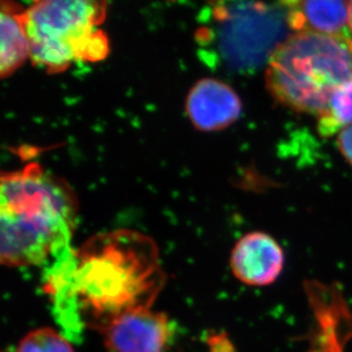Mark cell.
I'll return each instance as SVG.
<instances>
[{
    "label": "cell",
    "mask_w": 352,
    "mask_h": 352,
    "mask_svg": "<svg viewBox=\"0 0 352 352\" xmlns=\"http://www.w3.org/2000/svg\"><path fill=\"white\" fill-rule=\"evenodd\" d=\"M338 145L340 152L352 166V123L340 131Z\"/></svg>",
    "instance_id": "7c38bea8"
},
{
    "label": "cell",
    "mask_w": 352,
    "mask_h": 352,
    "mask_svg": "<svg viewBox=\"0 0 352 352\" xmlns=\"http://www.w3.org/2000/svg\"><path fill=\"white\" fill-rule=\"evenodd\" d=\"M24 10L3 3L0 16V74L8 77L30 57V43L24 23Z\"/></svg>",
    "instance_id": "9c48e42d"
},
{
    "label": "cell",
    "mask_w": 352,
    "mask_h": 352,
    "mask_svg": "<svg viewBox=\"0 0 352 352\" xmlns=\"http://www.w3.org/2000/svg\"><path fill=\"white\" fill-rule=\"evenodd\" d=\"M107 3L87 0H46L24 10L30 58L50 72H60L74 60L96 62L109 52L100 25Z\"/></svg>",
    "instance_id": "277c9868"
},
{
    "label": "cell",
    "mask_w": 352,
    "mask_h": 352,
    "mask_svg": "<svg viewBox=\"0 0 352 352\" xmlns=\"http://www.w3.org/2000/svg\"><path fill=\"white\" fill-rule=\"evenodd\" d=\"M286 23L296 32H315L352 39L349 27V3L346 1H287Z\"/></svg>",
    "instance_id": "ba28073f"
},
{
    "label": "cell",
    "mask_w": 352,
    "mask_h": 352,
    "mask_svg": "<svg viewBox=\"0 0 352 352\" xmlns=\"http://www.w3.org/2000/svg\"><path fill=\"white\" fill-rule=\"evenodd\" d=\"M284 252L275 239L266 233L246 234L236 243L230 268L239 282L250 286L273 284L282 273Z\"/></svg>",
    "instance_id": "8992f818"
},
{
    "label": "cell",
    "mask_w": 352,
    "mask_h": 352,
    "mask_svg": "<svg viewBox=\"0 0 352 352\" xmlns=\"http://www.w3.org/2000/svg\"><path fill=\"white\" fill-rule=\"evenodd\" d=\"M12 352H74L65 336L50 327L28 333Z\"/></svg>",
    "instance_id": "8fae6325"
},
{
    "label": "cell",
    "mask_w": 352,
    "mask_h": 352,
    "mask_svg": "<svg viewBox=\"0 0 352 352\" xmlns=\"http://www.w3.org/2000/svg\"><path fill=\"white\" fill-rule=\"evenodd\" d=\"M352 79V39L296 32L268 60L266 86L278 103L320 117L333 95Z\"/></svg>",
    "instance_id": "3957f363"
},
{
    "label": "cell",
    "mask_w": 352,
    "mask_h": 352,
    "mask_svg": "<svg viewBox=\"0 0 352 352\" xmlns=\"http://www.w3.org/2000/svg\"><path fill=\"white\" fill-rule=\"evenodd\" d=\"M349 28L352 32V1L349 3Z\"/></svg>",
    "instance_id": "5bb4252c"
},
{
    "label": "cell",
    "mask_w": 352,
    "mask_h": 352,
    "mask_svg": "<svg viewBox=\"0 0 352 352\" xmlns=\"http://www.w3.org/2000/svg\"><path fill=\"white\" fill-rule=\"evenodd\" d=\"M62 256L46 291L67 289L80 320L97 332L124 314L152 309L166 285L157 244L135 230L98 234Z\"/></svg>",
    "instance_id": "6da1fadb"
},
{
    "label": "cell",
    "mask_w": 352,
    "mask_h": 352,
    "mask_svg": "<svg viewBox=\"0 0 352 352\" xmlns=\"http://www.w3.org/2000/svg\"><path fill=\"white\" fill-rule=\"evenodd\" d=\"M77 216L74 192L38 164L3 173L0 184V260L38 266L69 249Z\"/></svg>",
    "instance_id": "7a4b0ae2"
},
{
    "label": "cell",
    "mask_w": 352,
    "mask_h": 352,
    "mask_svg": "<svg viewBox=\"0 0 352 352\" xmlns=\"http://www.w3.org/2000/svg\"><path fill=\"white\" fill-rule=\"evenodd\" d=\"M210 352H234L233 344L223 336H210Z\"/></svg>",
    "instance_id": "4fadbf2b"
},
{
    "label": "cell",
    "mask_w": 352,
    "mask_h": 352,
    "mask_svg": "<svg viewBox=\"0 0 352 352\" xmlns=\"http://www.w3.org/2000/svg\"><path fill=\"white\" fill-rule=\"evenodd\" d=\"M318 119V131L322 137L333 136L344 126L351 124L352 79L336 90L329 110Z\"/></svg>",
    "instance_id": "30bf717a"
},
{
    "label": "cell",
    "mask_w": 352,
    "mask_h": 352,
    "mask_svg": "<svg viewBox=\"0 0 352 352\" xmlns=\"http://www.w3.org/2000/svg\"><path fill=\"white\" fill-rule=\"evenodd\" d=\"M186 111L195 128L216 131L225 129L239 119L242 103L232 87L209 78L195 83L190 89Z\"/></svg>",
    "instance_id": "52a82bcc"
},
{
    "label": "cell",
    "mask_w": 352,
    "mask_h": 352,
    "mask_svg": "<svg viewBox=\"0 0 352 352\" xmlns=\"http://www.w3.org/2000/svg\"><path fill=\"white\" fill-rule=\"evenodd\" d=\"M98 333L110 352H166L173 327L166 314L143 309L120 316Z\"/></svg>",
    "instance_id": "5b68a950"
}]
</instances>
